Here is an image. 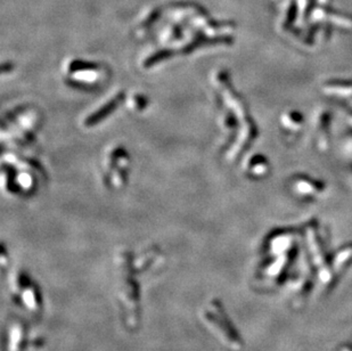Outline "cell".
<instances>
[{
	"label": "cell",
	"instance_id": "6da1fadb",
	"mask_svg": "<svg viewBox=\"0 0 352 351\" xmlns=\"http://www.w3.org/2000/svg\"><path fill=\"white\" fill-rule=\"evenodd\" d=\"M116 296L123 324L130 332H136L140 324V291L136 277L141 274L129 251L116 257Z\"/></svg>",
	"mask_w": 352,
	"mask_h": 351
},
{
	"label": "cell",
	"instance_id": "7a4b0ae2",
	"mask_svg": "<svg viewBox=\"0 0 352 351\" xmlns=\"http://www.w3.org/2000/svg\"><path fill=\"white\" fill-rule=\"evenodd\" d=\"M201 319L209 331L216 335L223 345L231 350H239L240 342L232 332L230 323L223 311L220 302L217 300L209 301L201 310Z\"/></svg>",
	"mask_w": 352,
	"mask_h": 351
},
{
	"label": "cell",
	"instance_id": "3957f363",
	"mask_svg": "<svg viewBox=\"0 0 352 351\" xmlns=\"http://www.w3.org/2000/svg\"><path fill=\"white\" fill-rule=\"evenodd\" d=\"M12 291L17 303L32 315H39L42 310V299L40 290L30 276L24 273H16L12 279Z\"/></svg>",
	"mask_w": 352,
	"mask_h": 351
},
{
	"label": "cell",
	"instance_id": "277c9868",
	"mask_svg": "<svg viewBox=\"0 0 352 351\" xmlns=\"http://www.w3.org/2000/svg\"><path fill=\"white\" fill-rule=\"evenodd\" d=\"M26 339L27 330L25 324L20 319H14L8 327L7 351H25Z\"/></svg>",
	"mask_w": 352,
	"mask_h": 351
}]
</instances>
